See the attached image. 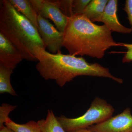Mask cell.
I'll use <instances>...</instances> for the list:
<instances>
[{
    "instance_id": "10",
    "label": "cell",
    "mask_w": 132,
    "mask_h": 132,
    "mask_svg": "<svg viewBox=\"0 0 132 132\" xmlns=\"http://www.w3.org/2000/svg\"><path fill=\"white\" fill-rule=\"evenodd\" d=\"M12 6L29 21L38 31V14L30 0H9Z\"/></svg>"
},
{
    "instance_id": "5",
    "label": "cell",
    "mask_w": 132,
    "mask_h": 132,
    "mask_svg": "<svg viewBox=\"0 0 132 132\" xmlns=\"http://www.w3.org/2000/svg\"><path fill=\"white\" fill-rule=\"evenodd\" d=\"M38 32L46 48L52 54L61 53L63 33L59 31L47 19L38 14Z\"/></svg>"
},
{
    "instance_id": "15",
    "label": "cell",
    "mask_w": 132,
    "mask_h": 132,
    "mask_svg": "<svg viewBox=\"0 0 132 132\" xmlns=\"http://www.w3.org/2000/svg\"><path fill=\"white\" fill-rule=\"evenodd\" d=\"M55 1L61 11L67 17H71L74 14L73 12V0Z\"/></svg>"
},
{
    "instance_id": "16",
    "label": "cell",
    "mask_w": 132,
    "mask_h": 132,
    "mask_svg": "<svg viewBox=\"0 0 132 132\" xmlns=\"http://www.w3.org/2000/svg\"><path fill=\"white\" fill-rule=\"evenodd\" d=\"M16 108L7 104H3L0 107V127L5 125V123L9 118V113Z\"/></svg>"
},
{
    "instance_id": "17",
    "label": "cell",
    "mask_w": 132,
    "mask_h": 132,
    "mask_svg": "<svg viewBox=\"0 0 132 132\" xmlns=\"http://www.w3.org/2000/svg\"><path fill=\"white\" fill-rule=\"evenodd\" d=\"M91 0H73V12L74 14H82Z\"/></svg>"
},
{
    "instance_id": "1",
    "label": "cell",
    "mask_w": 132,
    "mask_h": 132,
    "mask_svg": "<svg viewBox=\"0 0 132 132\" xmlns=\"http://www.w3.org/2000/svg\"><path fill=\"white\" fill-rule=\"evenodd\" d=\"M112 32L105 25H96L84 14H74L68 17L63 47L71 55L102 59L110 48L122 46L114 40Z\"/></svg>"
},
{
    "instance_id": "13",
    "label": "cell",
    "mask_w": 132,
    "mask_h": 132,
    "mask_svg": "<svg viewBox=\"0 0 132 132\" xmlns=\"http://www.w3.org/2000/svg\"><path fill=\"white\" fill-rule=\"evenodd\" d=\"M108 1V0H92L82 14L92 21L103 13Z\"/></svg>"
},
{
    "instance_id": "2",
    "label": "cell",
    "mask_w": 132,
    "mask_h": 132,
    "mask_svg": "<svg viewBox=\"0 0 132 132\" xmlns=\"http://www.w3.org/2000/svg\"><path fill=\"white\" fill-rule=\"evenodd\" d=\"M34 53L38 61L36 67L41 76L46 80H54L60 87L80 76L117 79L109 68L98 63H88L81 57L61 53L54 54L40 47L36 48Z\"/></svg>"
},
{
    "instance_id": "21",
    "label": "cell",
    "mask_w": 132,
    "mask_h": 132,
    "mask_svg": "<svg viewBox=\"0 0 132 132\" xmlns=\"http://www.w3.org/2000/svg\"><path fill=\"white\" fill-rule=\"evenodd\" d=\"M70 132H94L91 131L88 128H82V129H79V130H75Z\"/></svg>"
},
{
    "instance_id": "12",
    "label": "cell",
    "mask_w": 132,
    "mask_h": 132,
    "mask_svg": "<svg viewBox=\"0 0 132 132\" xmlns=\"http://www.w3.org/2000/svg\"><path fill=\"white\" fill-rule=\"evenodd\" d=\"M13 70L0 65V93H9L13 96H17L16 92L13 88L10 77Z\"/></svg>"
},
{
    "instance_id": "6",
    "label": "cell",
    "mask_w": 132,
    "mask_h": 132,
    "mask_svg": "<svg viewBox=\"0 0 132 132\" xmlns=\"http://www.w3.org/2000/svg\"><path fill=\"white\" fill-rule=\"evenodd\" d=\"M30 1L38 14L45 19L51 20L58 30L64 33L67 24L68 17L61 11L55 1Z\"/></svg>"
},
{
    "instance_id": "14",
    "label": "cell",
    "mask_w": 132,
    "mask_h": 132,
    "mask_svg": "<svg viewBox=\"0 0 132 132\" xmlns=\"http://www.w3.org/2000/svg\"><path fill=\"white\" fill-rule=\"evenodd\" d=\"M5 125L15 132H42L38 122L31 120L24 124H19L13 121L9 118Z\"/></svg>"
},
{
    "instance_id": "8",
    "label": "cell",
    "mask_w": 132,
    "mask_h": 132,
    "mask_svg": "<svg viewBox=\"0 0 132 132\" xmlns=\"http://www.w3.org/2000/svg\"><path fill=\"white\" fill-rule=\"evenodd\" d=\"M118 5L117 0H109L103 13L92 22H103L112 32L130 34L132 32V29L123 26L118 20L117 15Z\"/></svg>"
},
{
    "instance_id": "18",
    "label": "cell",
    "mask_w": 132,
    "mask_h": 132,
    "mask_svg": "<svg viewBox=\"0 0 132 132\" xmlns=\"http://www.w3.org/2000/svg\"><path fill=\"white\" fill-rule=\"evenodd\" d=\"M122 47L127 50L122 59L123 63H129L132 61V44L121 43Z\"/></svg>"
},
{
    "instance_id": "4",
    "label": "cell",
    "mask_w": 132,
    "mask_h": 132,
    "mask_svg": "<svg viewBox=\"0 0 132 132\" xmlns=\"http://www.w3.org/2000/svg\"><path fill=\"white\" fill-rule=\"evenodd\" d=\"M113 107L105 100L96 97L90 108L84 114L75 118H67L64 115L57 117L59 123L66 132L88 128L95 124L104 122L112 116Z\"/></svg>"
},
{
    "instance_id": "9",
    "label": "cell",
    "mask_w": 132,
    "mask_h": 132,
    "mask_svg": "<svg viewBox=\"0 0 132 132\" xmlns=\"http://www.w3.org/2000/svg\"><path fill=\"white\" fill-rule=\"evenodd\" d=\"M23 60L20 52L0 32V65L14 70Z\"/></svg>"
},
{
    "instance_id": "3",
    "label": "cell",
    "mask_w": 132,
    "mask_h": 132,
    "mask_svg": "<svg viewBox=\"0 0 132 132\" xmlns=\"http://www.w3.org/2000/svg\"><path fill=\"white\" fill-rule=\"evenodd\" d=\"M0 32L28 61H38L34 53L36 48L46 49L37 29L12 6L9 0L0 2Z\"/></svg>"
},
{
    "instance_id": "7",
    "label": "cell",
    "mask_w": 132,
    "mask_h": 132,
    "mask_svg": "<svg viewBox=\"0 0 132 132\" xmlns=\"http://www.w3.org/2000/svg\"><path fill=\"white\" fill-rule=\"evenodd\" d=\"M94 132H132V115L129 108L118 115L88 128Z\"/></svg>"
},
{
    "instance_id": "19",
    "label": "cell",
    "mask_w": 132,
    "mask_h": 132,
    "mask_svg": "<svg viewBox=\"0 0 132 132\" xmlns=\"http://www.w3.org/2000/svg\"><path fill=\"white\" fill-rule=\"evenodd\" d=\"M124 10L127 15L128 19L132 29V0L126 1Z\"/></svg>"
},
{
    "instance_id": "20",
    "label": "cell",
    "mask_w": 132,
    "mask_h": 132,
    "mask_svg": "<svg viewBox=\"0 0 132 132\" xmlns=\"http://www.w3.org/2000/svg\"><path fill=\"white\" fill-rule=\"evenodd\" d=\"M0 132H15L10 128L5 125L0 127Z\"/></svg>"
},
{
    "instance_id": "11",
    "label": "cell",
    "mask_w": 132,
    "mask_h": 132,
    "mask_svg": "<svg viewBox=\"0 0 132 132\" xmlns=\"http://www.w3.org/2000/svg\"><path fill=\"white\" fill-rule=\"evenodd\" d=\"M42 132H66L52 110H48L46 119L37 121Z\"/></svg>"
}]
</instances>
